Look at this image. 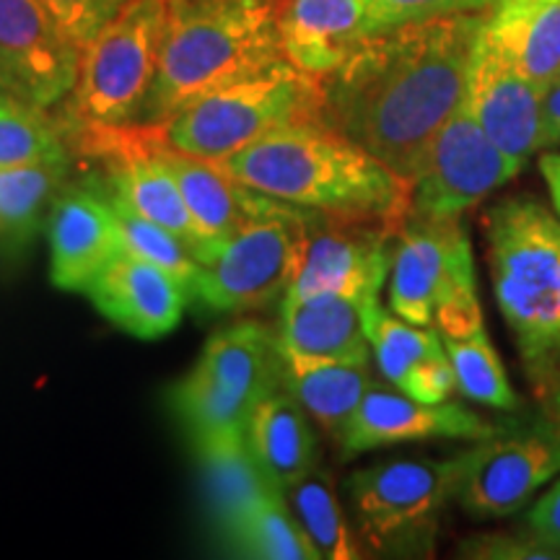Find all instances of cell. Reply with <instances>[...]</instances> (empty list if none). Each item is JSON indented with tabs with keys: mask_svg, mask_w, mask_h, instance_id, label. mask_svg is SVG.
I'll list each match as a JSON object with an SVG mask.
<instances>
[{
	"mask_svg": "<svg viewBox=\"0 0 560 560\" xmlns=\"http://www.w3.org/2000/svg\"><path fill=\"white\" fill-rule=\"evenodd\" d=\"M283 387L278 335L236 322L210 335L200 359L177 382L172 408L198 457L247 444L249 420L270 392Z\"/></svg>",
	"mask_w": 560,
	"mask_h": 560,
	"instance_id": "cell-5",
	"label": "cell"
},
{
	"mask_svg": "<svg viewBox=\"0 0 560 560\" xmlns=\"http://www.w3.org/2000/svg\"><path fill=\"white\" fill-rule=\"evenodd\" d=\"M73 149L62 117L0 91V170L70 161Z\"/></svg>",
	"mask_w": 560,
	"mask_h": 560,
	"instance_id": "cell-28",
	"label": "cell"
},
{
	"mask_svg": "<svg viewBox=\"0 0 560 560\" xmlns=\"http://www.w3.org/2000/svg\"><path fill=\"white\" fill-rule=\"evenodd\" d=\"M369 37V0H283L285 60L325 79Z\"/></svg>",
	"mask_w": 560,
	"mask_h": 560,
	"instance_id": "cell-20",
	"label": "cell"
},
{
	"mask_svg": "<svg viewBox=\"0 0 560 560\" xmlns=\"http://www.w3.org/2000/svg\"><path fill=\"white\" fill-rule=\"evenodd\" d=\"M247 446L278 490H289L317 467V436L310 425V412L285 387L270 392L257 405L247 429Z\"/></svg>",
	"mask_w": 560,
	"mask_h": 560,
	"instance_id": "cell-23",
	"label": "cell"
},
{
	"mask_svg": "<svg viewBox=\"0 0 560 560\" xmlns=\"http://www.w3.org/2000/svg\"><path fill=\"white\" fill-rule=\"evenodd\" d=\"M462 556L470 558H499V560H524V558H540L550 560L558 558L560 552L545 545L540 537L527 540V537H509V535H482L472 537L462 545Z\"/></svg>",
	"mask_w": 560,
	"mask_h": 560,
	"instance_id": "cell-35",
	"label": "cell"
},
{
	"mask_svg": "<svg viewBox=\"0 0 560 560\" xmlns=\"http://www.w3.org/2000/svg\"><path fill=\"white\" fill-rule=\"evenodd\" d=\"M283 355V353H280ZM283 387L310 412V418L340 439L346 425L359 410L371 384L369 361L335 359H296L283 355Z\"/></svg>",
	"mask_w": 560,
	"mask_h": 560,
	"instance_id": "cell-25",
	"label": "cell"
},
{
	"mask_svg": "<svg viewBox=\"0 0 560 560\" xmlns=\"http://www.w3.org/2000/svg\"><path fill=\"white\" fill-rule=\"evenodd\" d=\"M283 495H289L291 511L306 532L319 558L327 560H353L359 558V545L353 540L346 516H342L338 493H335L330 475L314 470L291 486Z\"/></svg>",
	"mask_w": 560,
	"mask_h": 560,
	"instance_id": "cell-29",
	"label": "cell"
},
{
	"mask_svg": "<svg viewBox=\"0 0 560 560\" xmlns=\"http://www.w3.org/2000/svg\"><path fill=\"white\" fill-rule=\"evenodd\" d=\"M465 102L499 149L524 172L540 151L542 91L490 42L475 39Z\"/></svg>",
	"mask_w": 560,
	"mask_h": 560,
	"instance_id": "cell-15",
	"label": "cell"
},
{
	"mask_svg": "<svg viewBox=\"0 0 560 560\" xmlns=\"http://www.w3.org/2000/svg\"><path fill=\"white\" fill-rule=\"evenodd\" d=\"M104 195H107L112 210H115L125 252H130V255H136L145 262L159 265L161 270H166L170 276L177 278L179 283L187 285L192 293L200 265L195 260L190 247H187L179 236H174L172 231H166L164 226H159V223L140 215L138 210H132L128 202L117 198L115 192L104 190Z\"/></svg>",
	"mask_w": 560,
	"mask_h": 560,
	"instance_id": "cell-32",
	"label": "cell"
},
{
	"mask_svg": "<svg viewBox=\"0 0 560 560\" xmlns=\"http://www.w3.org/2000/svg\"><path fill=\"white\" fill-rule=\"evenodd\" d=\"M151 145L179 185L182 198H185L195 223L206 236L210 257L223 240H229L249 219L257 200H260V192L249 190L240 179L231 177L219 161L195 156V153L172 145L161 125H151Z\"/></svg>",
	"mask_w": 560,
	"mask_h": 560,
	"instance_id": "cell-21",
	"label": "cell"
},
{
	"mask_svg": "<svg viewBox=\"0 0 560 560\" xmlns=\"http://www.w3.org/2000/svg\"><path fill=\"white\" fill-rule=\"evenodd\" d=\"M495 304L532 382L560 366V219L542 202L506 198L482 215Z\"/></svg>",
	"mask_w": 560,
	"mask_h": 560,
	"instance_id": "cell-4",
	"label": "cell"
},
{
	"mask_svg": "<svg viewBox=\"0 0 560 560\" xmlns=\"http://www.w3.org/2000/svg\"><path fill=\"white\" fill-rule=\"evenodd\" d=\"M278 346L280 353L296 359L369 361L363 304L338 296H283Z\"/></svg>",
	"mask_w": 560,
	"mask_h": 560,
	"instance_id": "cell-22",
	"label": "cell"
},
{
	"mask_svg": "<svg viewBox=\"0 0 560 560\" xmlns=\"http://www.w3.org/2000/svg\"><path fill=\"white\" fill-rule=\"evenodd\" d=\"M450 355L457 389L467 400L486 405L495 410H516L520 397L511 389L506 369L490 346L486 327L462 338H441Z\"/></svg>",
	"mask_w": 560,
	"mask_h": 560,
	"instance_id": "cell-30",
	"label": "cell"
},
{
	"mask_svg": "<svg viewBox=\"0 0 560 560\" xmlns=\"http://www.w3.org/2000/svg\"><path fill=\"white\" fill-rule=\"evenodd\" d=\"M79 66L81 47L42 0H0V91L50 109L73 91Z\"/></svg>",
	"mask_w": 560,
	"mask_h": 560,
	"instance_id": "cell-14",
	"label": "cell"
},
{
	"mask_svg": "<svg viewBox=\"0 0 560 560\" xmlns=\"http://www.w3.org/2000/svg\"><path fill=\"white\" fill-rule=\"evenodd\" d=\"M462 454L450 459H392L355 470L348 495L363 535L374 545L431 529L441 509L457 495Z\"/></svg>",
	"mask_w": 560,
	"mask_h": 560,
	"instance_id": "cell-12",
	"label": "cell"
},
{
	"mask_svg": "<svg viewBox=\"0 0 560 560\" xmlns=\"http://www.w3.org/2000/svg\"><path fill=\"white\" fill-rule=\"evenodd\" d=\"M548 410H550V418H552V423H556L558 429H560V382H558L556 387H552V392H550Z\"/></svg>",
	"mask_w": 560,
	"mask_h": 560,
	"instance_id": "cell-39",
	"label": "cell"
},
{
	"mask_svg": "<svg viewBox=\"0 0 560 560\" xmlns=\"http://www.w3.org/2000/svg\"><path fill=\"white\" fill-rule=\"evenodd\" d=\"M363 325L382 374L397 389L420 402L450 400L457 380L439 330L405 322L380 299L363 304Z\"/></svg>",
	"mask_w": 560,
	"mask_h": 560,
	"instance_id": "cell-19",
	"label": "cell"
},
{
	"mask_svg": "<svg viewBox=\"0 0 560 560\" xmlns=\"http://www.w3.org/2000/svg\"><path fill=\"white\" fill-rule=\"evenodd\" d=\"M200 459L206 465L210 511H213V520L223 532V537H229L244 509L272 482L255 465L247 444L236 446V450L206 454Z\"/></svg>",
	"mask_w": 560,
	"mask_h": 560,
	"instance_id": "cell-31",
	"label": "cell"
},
{
	"mask_svg": "<svg viewBox=\"0 0 560 560\" xmlns=\"http://www.w3.org/2000/svg\"><path fill=\"white\" fill-rule=\"evenodd\" d=\"M482 13L369 34L322 79V122L416 179L431 140L465 100Z\"/></svg>",
	"mask_w": 560,
	"mask_h": 560,
	"instance_id": "cell-1",
	"label": "cell"
},
{
	"mask_svg": "<svg viewBox=\"0 0 560 560\" xmlns=\"http://www.w3.org/2000/svg\"><path fill=\"white\" fill-rule=\"evenodd\" d=\"M527 522L532 535L560 552V480L552 482V488L537 499L535 506L529 509Z\"/></svg>",
	"mask_w": 560,
	"mask_h": 560,
	"instance_id": "cell-36",
	"label": "cell"
},
{
	"mask_svg": "<svg viewBox=\"0 0 560 560\" xmlns=\"http://www.w3.org/2000/svg\"><path fill=\"white\" fill-rule=\"evenodd\" d=\"M283 0H166L156 81L138 125H164L210 91L285 60Z\"/></svg>",
	"mask_w": 560,
	"mask_h": 560,
	"instance_id": "cell-3",
	"label": "cell"
},
{
	"mask_svg": "<svg viewBox=\"0 0 560 560\" xmlns=\"http://www.w3.org/2000/svg\"><path fill=\"white\" fill-rule=\"evenodd\" d=\"M219 164L249 190L332 219L400 231L412 213V182L319 120L272 130Z\"/></svg>",
	"mask_w": 560,
	"mask_h": 560,
	"instance_id": "cell-2",
	"label": "cell"
},
{
	"mask_svg": "<svg viewBox=\"0 0 560 560\" xmlns=\"http://www.w3.org/2000/svg\"><path fill=\"white\" fill-rule=\"evenodd\" d=\"M482 34L542 91L560 73V0H495Z\"/></svg>",
	"mask_w": 560,
	"mask_h": 560,
	"instance_id": "cell-24",
	"label": "cell"
},
{
	"mask_svg": "<svg viewBox=\"0 0 560 560\" xmlns=\"http://www.w3.org/2000/svg\"><path fill=\"white\" fill-rule=\"evenodd\" d=\"M226 540L242 556L262 560H319L317 550L285 506L283 490L268 486L244 509Z\"/></svg>",
	"mask_w": 560,
	"mask_h": 560,
	"instance_id": "cell-27",
	"label": "cell"
},
{
	"mask_svg": "<svg viewBox=\"0 0 560 560\" xmlns=\"http://www.w3.org/2000/svg\"><path fill=\"white\" fill-rule=\"evenodd\" d=\"M493 3L495 0H369V34L454 13H482Z\"/></svg>",
	"mask_w": 560,
	"mask_h": 560,
	"instance_id": "cell-33",
	"label": "cell"
},
{
	"mask_svg": "<svg viewBox=\"0 0 560 560\" xmlns=\"http://www.w3.org/2000/svg\"><path fill=\"white\" fill-rule=\"evenodd\" d=\"M400 231L382 223L312 215L310 242L296 280L285 296H338L366 304L389 280L392 252Z\"/></svg>",
	"mask_w": 560,
	"mask_h": 560,
	"instance_id": "cell-13",
	"label": "cell"
},
{
	"mask_svg": "<svg viewBox=\"0 0 560 560\" xmlns=\"http://www.w3.org/2000/svg\"><path fill=\"white\" fill-rule=\"evenodd\" d=\"M166 0H130L81 47L75 86L62 120L91 128L138 125L156 81Z\"/></svg>",
	"mask_w": 560,
	"mask_h": 560,
	"instance_id": "cell-7",
	"label": "cell"
},
{
	"mask_svg": "<svg viewBox=\"0 0 560 560\" xmlns=\"http://www.w3.org/2000/svg\"><path fill=\"white\" fill-rule=\"evenodd\" d=\"M317 120L322 122V79L280 60L187 104L161 130L177 149L221 161L272 130Z\"/></svg>",
	"mask_w": 560,
	"mask_h": 560,
	"instance_id": "cell-6",
	"label": "cell"
},
{
	"mask_svg": "<svg viewBox=\"0 0 560 560\" xmlns=\"http://www.w3.org/2000/svg\"><path fill=\"white\" fill-rule=\"evenodd\" d=\"M560 145V73L542 94V128L540 151H550Z\"/></svg>",
	"mask_w": 560,
	"mask_h": 560,
	"instance_id": "cell-37",
	"label": "cell"
},
{
	"mask_svg": "<svg viewBox=\"0 0 560 560\" xmlns=\"http://www.w3.org/2000/svg\"><path fill=\"white\" fill-rule=\"evenodd\" d=\"M314 210L260 195L255 210L206 262L192 299L213 312H252L285 296L310 242Z\"/></svg>",
	"mask_w": 560,
	"mask_h": 560,
	"instance_id": "cell-9",
	"label": "cell"
},
{
	"mask_svg": "<svg viewBox=\"0 0 560 560\" xmlns=\"http://www.w3.org/2000/svg\"><path fill=\"white\" fill-rule=\"evenodd\" d=\"M45 231L50 244V280L60 291L83 293L125 249L107 195L70 182L55 198Z\"/></svg>",
	"mask_w": 560,
	"mask_h": 560,
	"instance_id": "cell-17",
	"label": "cell"
},
{
	"mask_svg": "<svg viewBox=\"0 0 560 560\" xmlns=\"http://www.w3.org/2000/svg\"><path fill=\"white\" fill-rule=\"evenodd\" d=\"M389 306L412 325H436L441 338L480 330L472 244L459 219L405 221L392 252Z\"/></svg>",
	"mask_w": 560,
	"mask_h": 560,
	"instance_id": "cell-8",
	"label": "cell"
},
{
	"mask_svg": "<svg viewBox=\"0 0 560 560\" xmlns=\"http://www.w3.org/2000/svg\"><path fill=\"white\" fill-rule=\"evenodd\" d=\"M501 425L457 402H420L405 392L371 387L353 412L338 444L342 457L382 450V446L412 444V441L459 439L480 441L493 436Z\"/></svg>",
	"mask_w": 560,
	"mask_h": 560,
	"instance_id": "cell-16",
	"label": "cell"
},
{
	"mask_svg": "<svg viewBox=\"0 0 560 560\" xmlns=\"http://www.w3.org/2000/svg\"><path fill=\"white\" fill-rule=\"evenodd\" d=\"M83 293L104 319L138 340L170 335L192 299L177 278L125 249Z\"/></svg>",
	"mask_w": 560,
	"mask_h": 560,
	"instance_id": "cell-18",
	"label": "cell"
},
{
	"mask_svg": "<svg viewBox=\"0 0 560 560\" xmlns=\"http://www.w3.org/2000/svg\"><path fill=\"white\" fill-rule=\"evenodd\" d=\"M540 174L545 179V187H548L552 208H556L560 219V151H545L540 156Z\"/></svg>",
	"mask_w": 560,
	"mask_h": 560,
	"instance_id": "cell-38",
	"label": "cell"
},
{
	"mask_svg": "<svg viewBox=\"0 0 560 560\" xmlns=\"http://www.w3.org/2000/svg\"><path fill=\"white\" fill-rule=\"evenodd\" d=\"M70 182V161L0 170V252L19 255L45 226L55 198Z\"/></svg>",
	"mask_w": 560,
	"mask_h": 560,
	"instance_id": "cell-26",
	"label": "cell"
},
{
	"mask_svg": "<svg viewBox=\"0 0 560 560\" xmlns=\"http://www.w3.org/2000/svg\"><path fill=\"white\" fill-rule=\"evenodd\" d=\"M520 166L490 140L462 100L441 125L412 179V213L420 219H459L520 174Z\"/></svg>",
	"mask_w": 560,
	"mask_h": 560,
	"instance_id": "cell-11",
	"label": "cell"
},
{
	"mask_svg": "<svg viewBox=\"0 0 560 560\" xmlns=\"http://www.w3.org/2000/svg\"><path fill=\"white\" fill-rule=\"evenodd\" d=\"M560 475V429L552 420L501 429L462 452L459 506L472 520H501L522 511Z\"/></svg>",
	"mask_w": 560,
	"mask_h": 560,
	"instance_id": "cell-10",
	"label": "cell"
},
{
	"mask_svg": "<svg viewBox=\"0 0 560 560\" xmlns=\"http://www.w3.org/2000/svg\"><path fill=\"white\" fill-rule=\"evenodd\" d=\"M75 45L83 47L130 0H42Z\"/></svg>",
	"mask_w": 560,
	"mask_h": 560,
	"instance_id": "cell-34",
	"label": "cell"
}]
</instances>
